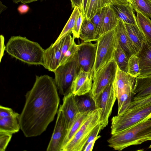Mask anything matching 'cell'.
<instances>
[{
  "label": "cell",
  "instance_id": "20",
  "mask_svg": "<svg viewBox=\"0 0 151 151\" xmlns=\"http://www.w3.org/2000/svg\"><path fill=\"white\" fill-rule=\"evenodd\" d=\"M19 115L16 112L9 116L0 117V131L12 134L18 132L20 129L19 122Z\"/></svg>",
  "mask_w": 151,
  "mask_h": 151
},
{
  "label": "cell",
  "instance_id": "14",
  "mask_svg": "<svg viewBox=\"0 0 151 151\" xmlns=\"http://www.w3.org/2000/svg\"><path fill=\"white\" fill-rule=\"evenodd\" d=\"M63 100V104L59 108L63 112L68 130L80 112L76 103V96L71 92L64 96Z\"/></svg>",
  "mask_w": 151,
  "mask_h": 151
},
{
  "label": "cell",
  "instance_id": "9",
  "mask_svg": "<svg viewBox=\"0 0 151 151\" xmlns=\"http://www.w3.org/2000/svg\"><path fill=\"white\" fill-rule=\"evenodd\" d=\"M116 99L112 83L101 93L96 103V109H101L99 124L102 129L108 125L109 119Z\"/></svg>",
  "mask_w": 151,
  "mask_h": 151
},
{
  "label": "cell",
  "instance_id": "37",
  "mask_svg": "<svg viewBox=\"0 0 151 151\" xmlns=\"http://www.w3.org/2000/svg\"><path fill=\"white\" fill-rule=\"evenodd\" d=\"M84 18V16L80 12L76 20L71 33L74 39H78L80 37V31Z\"/></svg>",
  "mask_w": 151,
  "mask_h": 151
},
{
  "label": "cell",
  "instance_id": "41",
  "mask_svg": "<svg viewBox=\"0 0 151 151\" xmlns=\"http://www.w3.org/2000/svg\"><path fill=\"white\" fill-rule=\"evenodd\" d=\"M0 61L3 57L4 52L6 49V46L4 44V38L2 35H1L0 36Z\"/></svg>",
  "mask_w": 151,
  "mask_h": 151
},
{
  "label": "cell",
  "instance_id": "24",
  "mask_svg": "<svg viewBox=\"0 0 151 151\" xmlns=\"http://www.w3.org/2000/svg\"><path fill=\"white\" fill-rule=\"evenodd\" d=\"M112 2L111 0H89L85 17L91 20L98 12Z\"/></svg>",
  "mask_w": 151,
  "mask_h": 151
},
{
  "label": "cell",
  "instance_id": "38",
  "mask_svg": "<svg viewBox=\"0 0 151 151\" xmlns=\"http://www.w3.org/2000/svg\"><path fill=\"white\" fill-rule=\"evenodd\" d=\"M101 130H102V129L101 126L99 124L93 129L88 136L84 148L89 142L98 136Z\"/></svg>",
  "mask_w": 151,
  "mask_h": 151
},
{
  "label": "cell",
  "instance_id": "3",
  "mask_svg": "<svg viewBox=\"0 0 151 151\" xmlns=\"http://www.w3.org/2000/svg\"><path fill=\"white\" fill-rule=\"evenodd\" d=\"M45 50L37 42L20 36L11 37L5 49L9 55L24 63L42 66Z\"/></svg>",
  "mask_w": 151,
  "mask_h": 151
},
{
  "label": "cell",
  "instance_id": "42",
  "mask_svg": "<svg viewBox=\"0 0 151 151\" xmlns=\"http://www.w3.org/2000/svg\"><path fill=\"white\" fill-rule=\"evenodd\" d=\"M89 0H83L82 4L79 9L80 12L85 17Z\"/></svg>",
  "mask_w": 151,
  "mask_h": 151
},
{
  "label": "cell",
  "instance_id": "6",
  "mask_svg": "<svg viewBox=\"0 0 151 151\" xmlns=\"http://www.w3.org/2000/svg\"><path fill=\"white\" fill-rule=\"evenodd\" d=\"M117 41L115 27L101 36L96 41V56L92 69L93 73L113 58Z\"/></svg>",
  "mask_w": 151,
  "mask_h": 151
},
{
  "label": "cell",
  "instance_id": "26",
  "mask_svg": "<svg viewBox=\"0 0 151 151\" xmlns=\"http://www.w3.org/2000/svg\"><path fill=\"white\" fill-rule=\"evenodd\" d=\"M80 13V12L78 7H75L74 8L67 22L56 40L53 43V45L56 44L66 36L72 33L76 20Z\"/></svg>",
  "mask_w": 151,
  "mask_h": 151
},
{
  "label": "cell",
  "instance_id": "18",
  "mask_svg": "<svg viewBox=\"0 0 151 151\" xmlns=\"http://www.w3.org/2000/svg\"><path fill=\"white\" fill-rule=\"evenodd\" d=\"M110 6L118 19L124 23L130 24L137 23L133 9L129 3L122 4L112 2Z\"/></svg>",
  "mask_w": 151,
  "mask_h": 151
},
{
  "label": "cell",
  "instance_id": "17",
  "mask_svg": "<svg viewBox=\"0 0 151 151\" xmlns=\"http://www.w3.org/2000/svg\"><path fill=\"white\" fill-rule=\"evenodd\" d=\"M135 78L121 70L117 65L116 75L113 83L116 98L127 89L133 88Z\"/></svg>",
  "mask_w": 151,
  "mask_h": 151
},
{
  "label": "cell",
  "instance_id": "1",
  "mask_svg": "<svg viewBox=\"0 0 151 151\" xmlns=\"http://www.w3.org/2000/svg\"><path fill=\"white\" fill-rule=\"evenodd\" d=\"M25 96L19 117L20 129L27 137L40 135L58 111L60 99L54 79L46 75L36 76L32 88Z\"/></svg>",
  "mask_w": 151,
  "mask_h": 151
},
{
  "label": "cell",
  "instance_id": "25",
  "mask_svg": "<svg viewBox=\"0 0 151 151\" xmlns=\"http://www.w3.org/2000/svg\"><path fill=\"white\" fill-rule=\"evenodd\" d=\"M76 101L80 112L91 111L96 109L95 102L89 93L76 96Z\"/></svg>",
  "mask_w": 151,
  "mask_h": 151
},
{
  "label": "cell",
  "instance_id": "46",
  "mask_svg": "<svg viewBox=\"0 0 151 151\" xmlns=\"http://www.w3.org/2000/svg\"><path fill=\"white\" fill-rule=\"evenodd\" d=\"M38 0H22L21 2L23 4H26Z\"/></svg>",
  "mask_w": 151,
  "mask_h": 151
},
{
  "label": "cell",
  "instance_id": "23",
  "mask_svg": "<svg viewBox=\"0 0 151 151\" xmlns=\"http://www.w3.org/2000/svg\"><path fill=\"white\" fill-rule=\"evenodd\" d=\"M95 27L91 20L84 17L80 31L79 38L84 42L94 41Z\"/></svg>",
  "mask_w": 151,
  "mask_h": 151
},
{
  "label": "cell",
  "instance_id": "35",
  "mask_svg": "<svg viewBox=\"0 0 151 151\" xmlns=\"http://www.w3.org/2000/svg\"><path fill=\"white\" fill-rule=\"evenodd\" d=\"M78 48V44H76L74 40L65 53L60 65L73 59L77 53Z\"/></svg>",
  "mask_w": 151,
  "mask_h": 151
},
{
  "label": "cell",
  "instance_id": "31",
  "mask_svg": "<svg viewBox=\"0 0 151 151\" xmlns=\"http://www.w3.org/2000/svg\"><path fill=\"white\" fill-rule=\"evenodd\" d=\"M106 7L107 6L99 10L91 19L95 27L94 41H96L102 35Z\"/></svg>",
  "mask_w": 151,
  "mask_h": 151
},
{
  "label": "cell",
  "instance_id": "4",
  "mask_svg": "<svg viewBox=\"0 0 151 151\" xmlns=\"http://www.w3.org/2000/svg\"><path fill=\"white\" fill-rule=\"evenodd\" d=\"M101 109L91 111L73 137L63 148L62 151H82L93 129L99 124Z\"/></svg>",
  "mask_w": 151,
  "mask_h": 151
},
{
  "label": "cell",
  "instance_id": "7",
  "mask_svg": "<svg viewBox=\"0 0 151 151\" xmlns=\"http://www.w3.org/2000/svg\"><path fill=\"white\" fill-rule=\"evenodd\" d=\"M117 67L116 63L113 58L93 73L92 86L89 93L95 103L103 91L113 83Z\"/></svg>",
  "mask_w": 151,
  "mask_h": 151
},
{
  "label": "cell",
  "instance_id": "48",
  "mask_svg": "<svg viewBox=\"0 0 151 151\" xmlns=\"http://www.w3.org/2000/svg\"><path fill=\"white\" fill-rule=\"evenodd\" d=\"M16 4L18 3L19 2H21L22 0H12Z\"/></svg>",
  "mask_w": 151,
  "mask_h": 151
},
{
  "label": "cell",
  "instance_id": "16",
  "mask_svg": "<svg viewBox=\"0 0 151 151\" xmlns=\"http://www.w3.org/2000/svg\"><path fill=\"white\" fill-rule=\"evenodd\" d=\"M139 60L140 73L138 77L151 74V43L146 40L136 55Z\"/></svg>",
  "mask_w": 151,
  "mask_h": 151
},
{
  "label": "cell",
  "instance_id": "44",
  "mask_svg": "<svg viewBox=\"0 0 151 151\" xmlns=\"http://www.w3.org/2000/svg\"><path fill=\"white\" fill-rule=\"evenodd\" d=\"M71 2L72 8L78 7L79 9L83 2V0H70Z\"/></svg>",
  "mask_w": 151,
  "mask_h": 151
},
{
  "label": "cell",
  "instance_id": "2",
  "mask_svg": "<svg viewBox=\"0 0 151 151\" xmlns=\"http://www.w3.org/2000/svg\"><path fill=\"white\" fill-rule=\"evenodd\" d=\"M111 135L107 140L108 146L119 151L131 145L151 141V117Z\"/></svg>",
  "mask_w": 151,
  "mask_h": 151
},
{
  "label": "cell",
  "instance_id": "34",
  "mask_svg": "<svg viewBox=\"0 0 151 151\" xmlns=\"http://www.w3.org/2000/svg\"><path fill=\"white\" fill-rule=\"evenodd\" d=\"M151 104V94L145 96L133 99L127 110H132Z\"/></svg>",
  "mask_w": 151,
  "mask_h": 151
},
{
  "label": "cell",
  "instance_id": "39",
  "mask_svg": "<svg viewBox=\"0 0 151 151\" xmlns=\"http://www.w3.org/2000/svg\"><path fill=\"white\" fill-rule=\"evenodd\" d=\"M16 112L11 108L0 106V117L9 116L13 115Z\"/></svg>",
  "mask_w": 151,
  "mask_h": 151
},
{
  "label": "cell",
  "instance_id": "10",
  "mask_svg": "<svg viewBox=\"0 0 151 151\" xmlns=\"http://www.w3.org/2000/svg\"><path fill=\"white\" fill-rule=\"evenodd\" d=\"M68 131L65 119L62 111L59 108L53 133L46 150L62 151L63 143Z\"/></svg>",
  "mask_w": 151,
  "mask_h": 151
},
{
  "label": "cell",
  "instance_id": "13",
  "mask_svg": "<svg viewBox=\"0 0 151 151\" xmlns=\"http://www.w3.org/2000/svg\"><path fill=\"white\" fill-rule=\"evenodd\" d=\"M63 41V38L55 45L52 43L45 50L43 66L50 71L54 72L60 65Z\"/></svg>",
  "mask_w": 151,
  "mask_h": 151
},
{
  "label": "cell",
  "instance_id": "47",
  "mask_svg": "<svg viewBox=\"0 0 151 151\" xmlns=\"http://www.w3.org/2000/svg\"><path fill=\"white\" fill-rule=\"evenodd\" d=\"M0 13H1V12L4 11V10H5L6 9H7V7L5 5L3 4L1 2H0Z\"/></svg>",
  "mask_w": 151,
  "mask_h": 151
},
{
  "label": "cell",
  "instance_id": "40",
  "mask_svg": "<svg viewBox=\"0 0 151 151\" xmlns=\"http://www.w3.org/2000/svg\"><path fill=\"white\" fill-rule=\"evenodd\" d=\"M101 137L100 135H98L97 137L89 142L85 147L83 151H92L96 141Z\"/></svg>",
  "mask_w": 151,
  "mask_h": 151
},
{
  "label": "cell",
  "instance_id": "19",
  "mask_svg": "<svg viewBox=\"0 0 151 151\" xmlns=\"http://www.w3.org/2000/svg\"><path fill=\"white\" fill-rule=\"evenodd\" d=\"M151 94V74L136 78L132 95L133 99L142 97Z\"/></svg>",
  "mask_w": 151,
  "mask_h": 151
},
{
  "label": "cell",
  "instance_id": "30",
  "mask_svg": "<svg viewBox=\"0 0 151 151\" xmlns=\"http://www.w3.org/2000/svg\"><path fill=\"white\" fill-rule=\"evenodd\" d=\"M118 21V18L110 5L107 6L104 19L102 35L114 29L117 24Z\"/></svg>",
  "mask_w": 151,
  "mask_h": 151
},
{
  "label": "cell",
  "instance_id": "22",
  "mask_svg": "<svg viewBox=\"0 0 151 151\" xmlns=\"http://www.w3.org/2000/svg\"><path fill=\"white\" fill-rule=\"evenodd\" d=\"M91 111L80 112L77 114L70 127L68 130L63 143L62 151L63 148L73 137Z\"/></svg>",
  "mask_w": 151,
  "mask_h": 151
},
{
  "label": "cell",
  "instance_id": "36",
  "mask_svg": "<svg viewBox=\"0 0 151 151\" xmlns=\"http://www.w3.org/2000/svg\"><path fill=\"white\" fill-rule=\"evenodd\" d=\"M12 134L0 131V151H4L12 135Z\"/></svg>",
  "mask_w": 151,
  "mask_h": 151
},
{
  "label": "cell",
  "instance_id": "28",
  "mask_svg": "<svg viewBox=\"0 0 151 151\" xmlns=\"http://www.w3.org/2000/svg\"><path fill=\"white\" fill-rule=\"evenodd\" d=\"M133 88H130L122 93L117 97L118 103L117 115L126 112L132 101Z\"/></svg>",
  "mask_w": 151,
  "mask_h": 151
},
{
  "label": "cell",
  "instance_id": "12",
  "mask_svg": "<svg viewBox=\"0 0 151 151\" xmlns=\"http://www.w3.org/2000/svg\"><path fill=\"white\" fill-rule=\"evenodd\" d=\"M93 76V70L87 72L80 68L72 82L70 92L75 96L83 95L89 93L92 86Z\"/></svg>",
  "mask_w": 151,
  "mask_h": 151
},
{
  "label": "cell",
  "instance_id": "29",
  "mask_svg": "<svg viewBox=\"0 0 151 151\" xmlns=\"http://www.w3.org/2000/svg\"><path fill=\"white\" fill-rule=\"evenodd\" d=\"M136 12L137 24L146 40L151 43V20L140 12Z\"/></svg>",
  "mask_w": 151,
  "mask_h": 151
},
{
  "label": "cell",
  "instance_id": "32",
  "mask_svg": "<svg viewBox=\"0 0 151 151\" xmlns=\"http://www.w3.org/2000/svg\"><path fill=\"white\" fill-rule=\"evenodd\" d=\"M136 12H139L145 17L151 18V1L132 0L130 4Z\"/></svg>",
  "mask_w": 151,
  "mask_h": 151
},
{
  "label": "cell",
  "instance_id": "43",
  "mask_svg": "<svg viewBox=\"0 0 151 151\" xmlns=\"http://www.w3.org/2000/svg\"><path fill=\"white\" fill-rule=\"evenodd\" d=\"M29 6L25 4H21L17 8L18 11L21 14L26 13L29 11Z\"/></svg>",
  "mask_w": 151,
  "mask_h": 151
},
{
  "label": "cell",
  "instance_id": "45",
  "mask_svg": "<svg viewBox=\"0 0 151 151\" xmlns=\"http://www.w3.org/2000/svg\"><path fill=\"white\" fill-rule=\"evenodd\" d=\"M112 2L122 4H127L128 3L125 0H111Z\"/></svg>",
  "mask_w": 151,
  "mask_h": 151
},
{
  "label": "cell",
  "instance_id": "8",
  "mask_svg": "<svg viewBox=\"0 0 151 151\" xmlns=\"http://www.w3.org/2000/svg\"><path fill=\"white\" fill-rule=\"evenodd\" d=\"M80 69L76 53L73 59L60 65L53 72L54 81L60 94L64 96L70 92L72 83Z\"/></svg>",
  "mask_w": 151,
  "mask_h": 151
},
{
  "label": "cell",
  "instance_id": "21",
  "mask_svg": "<svg viewBox=\"0 0 151 151\" xmlns=\"http://www.w3.org/2000/svg\"><path fill=\"white\" fill-rule=\"evenodd\" d=\"M124 23L128 34L138 52L141 48L143 43L146 40L145 37L137 23L135 24Z\"/></svg>",
  "mask_w": 151,
  "mask_h": 151
},
{
  "label": "cell",
  "instance_id": "27",
  "mask_svg": "<svg viewBox=\"0 0 151 151\" xmlns=\"http://www.w3.org/2000/svg\"><path fill=\"white\" fill-rule=\"evenodd\" d=\"M113 58L120 69L127 73L129 58L122 48L118 40L114 52Z\"/></svg>",
  "mask_w": 151,
  "mask_h": 151
},
{
  "label": "cell",
  "instance_id": "15",
  "mask_svg": "<svg viewBox=\"0 0 151 151\" xmlns=\"http://www.w3.org/2000/svg\"><path fill=\"white\" fill-rule=\"evenodd\" d=\"M115 29L118 41L128 57L136 55L137 51L128 34L124 23L118 19Z\"/></svg>",
  "mask_w": 151,
  "mask_h": 151
},
{
  "label": "cell",
  "instance_id": "49",
  "mask_svg": "<svg viewBox=\"0 0 151 151\" xmlns=\"http://www.w3.org/2000/svg\"><path fill=\"white\" fill-rule=\"evenodd\" d=\"M126 1L131 4L132 3V0H125Z\"/></svg>",
  "mask_w": 151,
  "mask_h": 151
},
{
  "label": "cell",
  "instance_id": "51",
  "mask_svg": "<svg viewBox=\"0 0 151 151\" xmlns=\"http://www.w3.org/2000/svg\"><path fill=\"white\" fill-rule=\"evenodd\" d=\"M150 1H151V0H150Z\"/></svg>",
  "mask_w": 151,
  "mask_h": 151
},
{
  "label": "cell",
  "instance_id": "5",
  "mask_svg": "<svg viewBox=\"0 0 151 151\" xmlns=\"http://www.w3.org/2000/svg\"><path fill=\"white\" fill-rule=\"evenodd\" d=\"M150 117L151 104L114 116L111 119V134L126 129Z\"/></svg>",
  "mask_w": 151,
  "mask_h": 151
},
{
  "label": "cell",
  "instance_id": "33",
  "mask_svg": "<svg viewBox=\"0 0 151 151\" xmlns=\"http://www.w3.org/2000/svg\"><path fill=\"white\" fill-rule=\"evenodd\" d=\"M127 73L136 78L139 74V60L136 55H133L129 58Z\"/></svg>",
  "mask_w": 151,
  "mask_h": 151
},
{
  "label": "cell",
  "instance_id": "50",
  "mask_svg": "<svg viewBox=\"0 0 151 151\" xmlns=\"http://www.w3.org/2000/svg\"><path fill=\"white\" fill-rule=\"evenodd\" d=\"M149 148L150 149H151V144L150 145V146L149 147Z\"/></svg>",
  "mask_w": 151,
  "mask_h": 151
},
{
  "label": "cell",
  "instance_id": "11",
  "mask_svg": "<svg viewBox=\"0 0 151 151\" xmlns=\"http://www.w3.org/2000/svg\"><path fill=\"white\" fill-rule=\"evenodd\" d=\"M97 44L83 42L78 44L77 53L78 62L80 68L87 72L92 70L95 61Z\"/></svg>",
  "mask_w": 151,
  "mask_h": 151
}]
</instances>
